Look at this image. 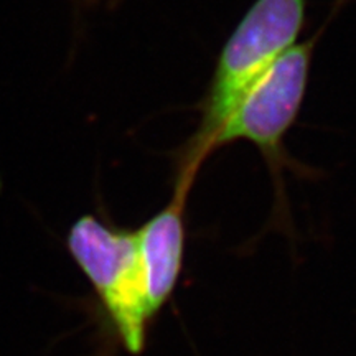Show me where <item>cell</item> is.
Listing matches in <instances>:
<instances>
[{
	"label": "cell",
	"instance_id": "cell-1",
	"mask_svg": "<svg viewBox=\"0 0 356 356\" xmlns=\"http://www.w3.org/2000/svg\"><path fill=\"white\" fill-rule=\"evenodd\" d=\"M307 0H256L222 44L200 102V124L177 157V170H197L215 152V139L239 101L291 50L305 24Z\"/></svg>",
	"mask_w": 356,
	"mask_h": 356
},
{
	"label": "cell",
	"instance_id": "cell-2",
	"mask_svg": "<svg viewBox=\"0 0 356 356\" xmlns=\"http://www.w3.org/2000/svg\"><path fill=\"white\" fill-rule=\"evenodd\" d=\"M68 248L99 296L124 346L131 353H140L147 323L155 312L136 231L115 229L86 215L71 226Z\"/></svg>",
	"mask_w": 356,
	"mask_h": 356
},
{
	"label": "cell",
	"instance_id": "cell-3",
	"mask_svg": "<svg viewBox=\"0 0 356 356\" xmlns=\"http://www.w3.org/2000/svg\"><path fill=\"white\" fill-rule=\"evenodd\" d=\"M320 33L293 44L267 70L229 114L213 144V150H218L236 140L251 142L273 173L280 202L284 200L282 170L292 165L284 147L286 136L304 104Z\"/></svg>",
	"mask_w": 356,
	"mask_h": 356
},
{
	"label": "cell",
	"instance_id": "cell-4",
	"mask_svg": "<svg viewBox=\"0 0 356 356\" xmlns=\"http://www.w3.org/2000/svg\"><path fill=\"white\" fill-rule=\"evenodd\" d=\"M197 177L198 173L193 172H177L170 202L136 231L154 312L165 304L180 277L185 251V210Z\"/></svg>",
	"mask_w": 356,
	"mask_h": 356
}]
</instances>
